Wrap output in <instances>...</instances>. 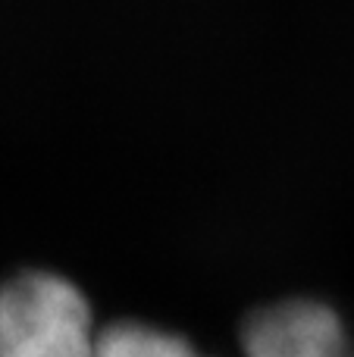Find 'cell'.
Listing matches in <instances>:
<instances>
[{
    "instance_id": "2",
    "label": "cell",
    "mask_w": 354,
    "mask_h": 357,
    "mask_svg": "<svg viewBox=\"0 0 354 357\" xmlns=\"http://www.w3.org/2000/svg\"><path fill=\"white\" fill-rule=\"evenodd\" d=\"M245 357H351L342 320L311 298L267 304L242 329Z\"/></svg>"
},
{
    "instance_id": "3",
    "label": "cell",
    "mask_w": 354,
    "mask_h": 357,
    "mask_svg": "<svg viewBox=\"0 0 354 357\" xmlns=\"http://www.w3.org/2000/svg\"><path fill=\"white\" fill-rule=\"evenodd\" d=\"M91 357H201L182 335L148 323H113L100 329Z\"/></svg>"
},
{
    "instance_id": "1",
    "label": "cell",
    "mask_w": 354,
    "mask_h": 357,
    "mask_svg": "<svg viewBox=\"0 0 354 357\" xmlns=\"http://www.w3.org/2000/svg\"><path fill=\"white\" fill-rule=\"evenodd\" d=\"M88 298L56 273L29 270L0 285V357H91Z\"/></svg>"
}]
</instances>
